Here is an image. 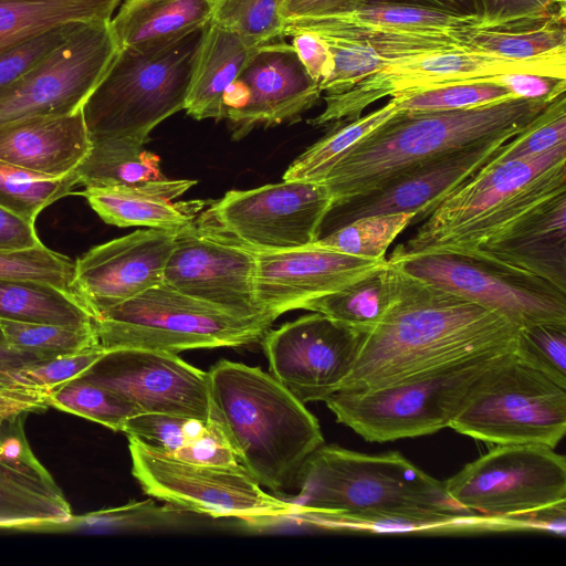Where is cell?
I'll return each mask as SVG.
<instances>
[{
  "label": "cell",
  "mask_w": 566,
  "mask_h": 566,
  "mask_svg": "<svg viewBox=\"0 0 566 566\" xmlns=\"http://www.w3.org/2000/svg\"><path fill=\"white\" fill-rule=\"evenodd\" d=\"M392 262L394 301L377 327L364 335L338 390L378 388L474 355L515 348L520 327L512 322Z\"/></svg>",
  "instance_id": "cell-1"
},
{
  "label": "cell",
  "mask_w": 566,
  "mask_h": 566,
  "mask_svg": "<svg viewBox=\"0 0 566 566\" xmlns=\"http://www.w3.org/2000/svg\"><path fill=\"white\" fill-rule=\"evenodd\" d=\"M291 501L305 517L427 526L482 518L458 505L443 481L400 452L366 454L322 444L304 463Z\"/></svg>",
  "instance_id": "cell-2"
},
{
  "label": "cell",
  "mask_w": 566,
  "mask_h": 566,
  "mask_svg": "<svg viewBox=\"0 0 566 566\" xmlns=\"http://www.w3.org/2000/svg\"><path fill=\"white\" fill-rule=\"evenodd\" d=\"M553 99L515 97L462 109L397 111L342 156L319 184L328 189L333 207L344 203L413 166L514 138Z\"/></svg>",
  "instance_id": "cell-3"
},
{
  "label": "cell",
  "mask_w": 566,
  "mask_h": 566,
  "mask_svg": "<svg viewBox=\"0 0 566 566\" xmlns=\"http://www.w3.org/2000/svg\"><path fill=\"white\" fill-rule=\"evenodd\" d=\"M207 373L211 421L240 465L273 493L295 486L324 444L315 416L259 367L222 359Z\"/></svg>",
  "instance_id": "cell-4"
},
{
  "label": "cell",
  "mask_w": 566,
  "mask_h": 566,
  "mask_svg": "<svg viewBox=\"0 0 566 566\" xmlns=\"http://www.w3.org/2000/svg\"><path fill=\"white\" fill-rule=\"evenodd\" d=\"M489 161L446 197L389 260L441 252L471 255L566 191V143L534 157Z\"/></svg>",
  "instance_id": "cell-5"
},
{
  "label": "cell",
  "mask_w": 566,
  "mask_h": 566,
  "mask_svg": "<svg viewBox=\"0 0 566 566\" xmlns=\"http://www.w3.org/2000/svg\"><path fill=\"white\" fill-rule=\"evenodd\" d=\"M207 27L147 49H118L81 111L92 142L145 144L164 119L185 109Z\"/></svg>",
  "instance_id": "cell-6"
},
{
  "label": "cell",
  "mask_w": 566,
  "mask_h": 566,
  "mask_svg": "<svg viewBox=\"0 0 566 566\" xmlns=\"http://www.w3.org/2000/svg\"><path fill=\"white\" fill-rule=\"evenodd\" d=\"M514 350L474 355L378 388L338 390L325 403L369 442L431 434L450 426L480 381Z\"/></svg>",
  "instance_id": "cell-7"
},
{
  "label": "cell",
  "mask_w": 566,
  "mask_h": 566,
  "mask_svg": "<svg viewBox=\"0 0 566 566\" xmlns=\"http://www.w3.org/2000/svg\"><path fill=\"white\" fill-rule=\"evenodd\" d=\"M274 321L238 316L165 283L109 307L94 318L99 346L178 353L237 347L262 339Z\"/></svg>",
  "instance_id": "cell-8"
},
{
  "label": "cell",
  "mask_w": 566,
  "mask_h": 566,
  "mask_svg": "<svg viewBox=\"0 0 566 566\" xmlns=\"http://www.w3.org/2000/svg\"><path fill=\"white\" fill-rule=\"evenodd\" d=\"M127 437L133 475L146 494L171 506L211 517H235L260 527L304 514L301 506L265 492L240 464L190 463Z\"/></svg>",
  "instance_id": "cell-9"
},
{
  "label": "cell",
  "mask_w": 566,
  "mask_h": 566,
  "mask_svg": "<svg viewBox=\"0 0 566 566\" xmlns=\"http://www.w3.org/2000/svg\"><path fill=\"white\" fill-rule=\"evenodd\" d=\"M449 427L494 446L555 449L566 433V389L513 353L480 381Z\"/></svg>",
  "instance_id": "cell-10"
},
{
  "label": "cell",
  "mask_w": 566,
  "mask_h": 566,
  "mask_svg": "<svg viewBox=\"0 0 566 566\" xmlns=\"http://www.w3.org/2000/svg\"><path fill=\"white\" fill-rule=\"evenodd\" d=\"M332 207V196L324 185L283 180L228 191L197 224L253 251H282L315 242Z\"/></svg>",
  "instance_id": "cell-11"
},
{
  "label": "cell",
  "mask_w": 566,
  "mask_h": 566,
  "mask_svg": "<svg viewBox=\"0 0 566 566\" xmlns=\"http://www.w3.org/2000/svg\"><path fill=\"white\" fill-rule=\"evenodd\" d=\"M505 74H537L566 78V50L525 60L454 51L391 63L344 93L325 95V109L312 120V124L322 126L355 120L367 106L385 96H403Z\"/></svg>",
  "instance_id": "cell-12"
},
{
  "label": "cell",
  "mask_w": 566,
  "mask_h": 566,
  "mask_svg": "<svg viewBox=\"0 0 566 566\" xmlns=\"http://www.w3.org/2000/svg\"><path fill=\"white\" fill-rule=\"evenodd\" d=\"M443 483L458 505L503 520L566 501V458L541 444H496Z\"/></svg>",
  "instance_id": "cell-13"
},
{
  "label": "cell",
  "mask_w": 566,
  "mask_h": 566,
  "mask_svg": "<svg viewBox=\"0 0 566 566\" xmlns=\"http://www.w3.org/2000/svg\"><path fill=\"white\" fill-rule=\"evenodd\" d=\"M391 261L405 272L492 311L520 328L566 325V292L533 274L457 253H421Z\"/></svg>",
  "instance_id": "cell-14"
},
{
  "label": "cell",
  "mask_w": 566,
  "mask_h": 566,
  "mask_svg": "<svg viewBox=\"0 0 566 566\" xmlns=\"http://www.w3.org/2000/svg\"><path fill=\"white\" fill-rule=\"evenodd\" d=\"M117 51L109 21L84 22L0 99V126L81 111Z\"/></svg>",
  "instance_id": "cell-15"
},
{
  "label": "cell",
  "mask_w": 566,
  "mask_h": 566,
  "mask_svg": "<svg viewBox=\"0 0 566 566\" xmlns=\"http://www.w3.org/2000/svg\"><path fill=\"white\" fill-rule=\"evenodd\" d=\"M134 405L140 413H166L211 422L208 373L175 353L115 348L82 376Z\"/></svg>",
  "instance_id": "cell-16"
},
{
  "label": "cell",
  "mask_w": 566,
  "mask_h": 566,
  "mask_svg": "<svg viewBox=\"0 0 566 566\" xmlns=\"http://www.w3.org/2000/svg\"><path fill=\"white\" fill-rule=\"evenodd\" d=\"M364 335L317 312L261 339L271 375L303 403L325 401L352 370Z\"/></svg>",
  "instance_id": "cell-17"
},
{
  "label": "cell",
  "mask_w": 566,
  "mask_h": 566,
  "mask_svg": "<svg viewBox=\"0 0 566 566\" xmlns=\"http://www.w3.org/2000/svg\"><path fill=\"white\" fill-rule=\"evenodd\" d=\"M255 251L195 221L176 232L164 283L238 316L271 318L255 296Z\"/></svg>",
  "instance_id": "cell-18"
},
{
  "label": "cell",
  "mask_w": 566,
  "mask_h": 566,
  "mask_svg": "<svg viewBox=\"0 0 566 566\" xmlns=\"http://www.w3.org/2000/svg\"><path fill=\"white\" fill-rule=\"evenodd\" d=\"M512 138H497L406 169L376 189L334 206L321 231L326 233L358 218L413 212L424 221L454 189L472 177ZM325 233V234H326Z\"/></svg>",
  "instance_id": "cell-19"
},
{
  "label": "cell",
  "mask_w": 566,
  "mask_h": 566,
  "mask_svg": "<svg viewBox=\"0 0 566 566\" xmlns=\"http://www.w3.org/2000/svg\"><path fill=\"white\" fill-rule=\"evenodd\" d=\"M318 84L307 74L292 44L269 42L255 48L223 98L224 118L234 136L256 125L293 119L316 104Z\"/></svg>",
  "instance_id": "cell-20"
},
{
  "label": "cell",
  "mask_w": 566,
  "mask_h": 566,
  "mask_svg": "<svg viewBox=\"0 0 566 566\" xmlns=\"http://www.w3.org/2000/svg\"><path fill=\"white\" fill-rule=\"evenodd\" d=\"M176 232L148 228L93 247L74 262L72 292L95 318L164 283Z\"/></svg>",
  "instance_id": "cell-21"
},
{
  "label": "cell",
  "mask_w": 566,
  "mask_h": 566,
  "mask_svg": "<svg viewBox=\"0 0 566 566\" xmlns=\"http://www.w3.org/2000/svg\"><path fill=\"white\" fill-rule=\"evenodd\" d=\"M308 30L322 36L334 57V69L319 84L325 95L340 94L386 65L434 53L469 51L467 31L388 32L352 25L334 18L286 23L285 30Z\"/></svg>",
  "instance_id": "cell-22"
},
{
  "label": "cell",
  "mask_w": 566,
  "mask_h": 566,
  "mask_svg": "<svg viewBox=\"0 0 566 566\" xmlns=\"http://www.w3.org/2000/svg\"><path fill=\"white\" fill-rule=\"evenodd\" d=\"M385 260L352 256L313 243L282 251H255V296L263 312L276 319L311 300L343 289Z\"/></svg>",
  "instance_id": "cell-23"
},
{
  "label": "cell",
  "mask_w": 566,
  "mask_h": 566,
  "mask_svg": "<svg viewBox=\"0 0 566 566\" xmlns=\"http://www.w3.org/2000/svg\"><path fill=\"white\" fill-rule=\"evenodd\" d=\"M24 419L0 437V528L35 532L72 515L51 473L34 455Z\"/></svg>",
  "instance_id": "cell-24"
},
{
  "label": "cell",
  "mask_w": 566,
  "mask_h": 566,
  "mask_svg": "<svg viewBox=\"0 0 566 566\" xmlns=\"http://www.w3.org/2000/svg\"><path fill=\"white\" fill-rule=\"evenodd\" d=\"M469 256L533 274L566 292V191Z\"/></svg>",
  "instance_id": "cell-25"
},
{
  "label": "cell",
  "mask_w": 566,
  "mask_h": 566,
  "mask_svg": "<svg viewBox=\"0 0 566 566\" xmlns=\"http://www.w3.org/2000/svg\"><path fill=\"white\" fill-rule=\"evenodd\" d=\"M91 148L82 111L0 126V160L49 177L74 171Z\"/></svg>",
  "instance_id": "cell-26"
},
{
  "label": "cell",
  "mask_w": 566,
  "mask_h": 566,
  "mask_svg": "<svg viewBox=\"0 0 566 566\" xmlns=\"http://www.w3.org/2000/svg\"><path fill=\"white\" fill-rule=\"evenodd\" d=\"M196 184L197 180L164 177L129 187H85L81 195L108 224L178 230L192 223L197 211L206 203L172 202Z\"/></svg>",
  "instance_id": "cell-27"
},
{
  "label": "cell",
  "mask_w": 566,
  "mask_h": 566,
  "mask_svg": "<svg viewBox=\"0 0 566 566\" xmlns=\"http://www.w3.org/2000/svg\"><path fill=\"white\" fill-rule=\"evenodd\" d=\"M213 0H125L109 25L118 49H147L211 22Z\"/></svg>",
  "instance_id": "cell-28"
},
{
  "label": "cell",
  "mask_w": 566,
  "mask_h": 566,
  "mask_svg": "<svg viewBox=\"0 0 566 566\" xmlns=\"http://www.w3.org/2000/svg\"><path fill=\"white\" fill-rule=\"evenodd\" d=\"M256 46L212 22L207 27L185 109L196 119L224 118L223 98Z\"/></svg>",
  "instance_id": "cell-29"
},
{
  "label": "cell",
  "mask_w": 566,
  "mask_h": 566,
  "mask_svg": "<svg viewBox=\"0 0 566 566\" xmlns=\"http://www.w3.org/2000/svg\"><path fill=\"white\" fill-rule=\"evenodd\" d=\"M396 293V263L386 259L375 269L302 307L317 312L361 335L374 331L390 307Z\"/></svg>",
  "instance_id": "cell-30"
},
{
  "label": "cell",
  "mask_w": 566,
  "mask_h": 566,
  "mask_svg": "<svg viewBox=\"0 0 566 566\" xmlns=\"http://www.w3.org/2000/svg\"><path fill=\"white\" fill-rule=\"evenodd\" d=\"M122 0H0V51L70 22L111 21Z\"/></svg>",
  "instance_id": "cell-31"
},
{
  "label": "cell",
  "mask_w": 566,
  "mask_h": 566,
  "mask_svg": "<svg viewBox=\"0 0 566 566\" xmlns=\"http://www.w3.org/2000/svg\"><path fill=\"white\" fill-rule=\"evenodd\" d=\"M0 319L74 327L94 325L93 315L73 292L18 279H0Z\"/></svg>",
  "instance_id": "cell-32"
},
{
  "label": "cell",
  "mask_w": 566,
  "mask_h": 566,
  "mask_svg": "<svg viewBox=\"0 0 566 566\" xmlns=\"http://www.w3.org/2000/svg\"><path fill=\"white\" fill-rule=\"evenodd\" d=\"M159 157L144 144L106 138L92 142L85 159L75 169L84 187L137 186L164 178Z\"/></svg>",
  "instance_id": "cell-33"
},
{
  "label": "cell",
  "mask_w": 566,
  "mask_h": 566,
  "mask_svg": "<svg viewBox=\"0 0 566 566\" xmlns=\"http://www.w3.org/2000/svg\"><path fill=\"white\" fill-rule=\"evenodd\" d=\"M391 99L382 107L359 118L338 123L327 135L303 151L285 170L283 180L321 182L331 167L359 140L396 113Z\"/></svg>",
  "instance_id": "cell-34"
},
{
  "label": "cell",
  "mask_w": 566,
  "mask_h": 566,
  "mask_svg": "<svg viewBox=\"0 0 566 566\" xmlns=\"http://www.w3.org/2000/svg\"><path fill=\"white\" fill-rule=\"evenodd\" d=\"M182 512L185 511L169 504L158 506L153 500H147L83 515L72 514L63 522L39 527L35 532L99 534L166 528L179 522Z\"/></svg>",
  "instance_id": "cell-35"
},
{
  "label": "cell",
  "mask_w": 566,
  "mask_h": 566,
  "mask_svg": "<svg viewBox=\"0 0 566 566\" xmlns=\"http://www.w3.org/2000/svg\"><path fill=\"white\" fill-rule=\"evenodd\" d=\"M77 185L76 170L49 177L0 160V207L32 224L45 207L72 193Z\"/></svg>",
  "instance_id": "cell-36"
},
{
  "label": "cell",
  "mask_w": 566,
  "mask_h": 566,
  "mask_svg": "<svg viewBox=\"0 0 566 566\" xmlns=\"http://www.w3.org/2000/svg\"><path fill=\"white\" fill-rule=\"evenodd\" d=\"M413 212L374 214L353 220L323 237L314 245L343 254L384 260L389 245L415 219Z\"/></svg>",
  "instance_id": "cell-37"
},
{
  "label": "cell",
  "mask_w": 566,
  "mask_h": 566,
  "mask_svg": "<svg viewBox=\"0 0 566 566\" xmlns=\"http://www.w3.org/2000/svg\"><path fill=\"white\" fill-rule=\"evenodd\" d=\"M122 432L180 458L190 449L226 442L211 422L166 415L138 413L126 420Z\"/></svg>",
  "instance_id": "cell-38"
},
{
  "label": "cell",
  "mask_w": 566,
  "mask_h": 566,
  "mask_svg": "<svg viewBox=\"0 0 566 566\" xmlns=\"http://www.w3.org/2000/svg\"><path fill=\"white\" fill-rule=\"evenodd\" d=\"M48 402L50 407L120 432L127 419L140 413L120 396L82 378L72 379L52 389L48 394Z\"/></svg>",
  "instance_id": "cell-39"
},
{
  "label": "cell",
  "mask_w": 566,
  "mask_h": 566,
  "mask_svg": "<svg viewBox=\"0 0 566 566\" xmlns=\"http://www.w3.org/2000/svg\"><path fill=\"white\" fill-rule=\"evenodd\" d=\"M6 343L46 358L71 355L99 346L95 326L74 327L0 319Z\"/></svg>",
  "instance_id": "cell-40"
},
{
  "label": "cell",
  "mask_w": 566,
  "mask_h": 566,
  "mask_svg": "<svg viewBox=\"0 0 566 566\" xmlns=\"http://www.w3.org/2000/svg\"><path fill=\"white\" fill-rule=\"evenodd\" d=\"M284 0H213L211 22L252 46L284 36Z\"/></svg>",
  "instance_id": "cell-41"
},
{
  "label": "cell",
  "mask_w": 566,
  "mask_h": 566,
  "mask_svg": "<svg viewBox=\"0 0 566 566\" xmlns=\"http://www.w3.org/2000/svg\"><path fill=\"white\" fill-rule=\"evenodd\" d=\"M479 29L527 32L548 24H565L566 0H472Z\"/></svg>",
  "instance_id": "cell-42"
},
{
  "label": "cell",
  "mask_w": 566,
  "mask_h": 566,
  "mask_svg": "<svg viewBox=\"0 0 566 566\" xmlns=\"http://www.w3.org/2000/svg\"><path fill=\"white\" fill-rule=\"evenodd\" d=\"M467 44L473 52L512 59H533L566 50L565 24H548L527 32H496L479 28L467 31Z\"/></svg>",
  "instance_id": "cell-43"
},
{
  "label": "cell",
  "mask_w": 566,
  "mask_h": 566,
  "mask_svg": "<svg viewBox=\"0 0 566 566\" xmlns=\"http://www.w3.org/2000/svg\"><path fill=\"white\" fill-rule=\"evenodd\" d=\"M516 96L493 77L394 96L397 111H451L492 104Z\"/></svg>",
  "instance_id": "cell-44"
},
{
  "label": "cell",
  "mask_w": 566,
  "mask_h": 566,
  "mask_svg": "<svg viewBox=\"0 0 566 566\" xmlns=\"http://www.w3.org/2000/svg\"><path fill=\"white\" fill-rule=\"evenodd\" d=\"M515 358L566 389V325L534 324L518 329Z\"/></svg>",
  "instance_id": "cell-45"
},
{
  "label": "cell",
  "mask_w": 566,
  "mask_h": 566,
  "mask_svg": "<svg viewBox=\"0 0 566 566\" xmlns=\"http://www.w3.org/2000/svg\"><path fill=\"white\" fill-rule=\"evenodd\" d=\"M83 23L60 24L0 51V99L10 94L32 70L59 49Z\"/></svg>",
  "instance_id": "cell-46"
},
{
  "label": "cell",
  "mask_w": 566,
  "mask_h": 566,
  "mask_svg": "<svg viewBox=\"0 0 566 566\" xmlns=\"http://www.w3.org/2000/svg\"><path fill=\"white\" fill-rule=\"evenodd\" d=\"M566 143V95L555 97L518 135L491 158L501 164L541 155Z\"/></svg>",
  "instance_id": "cell-47"
},
{
  "label": "cell",
  "mask_w": 566,
  "mask_h": 566,
  "mask_svg": "<svg viewBox=\"0 0 566 566\" xmlns=\"http://www.w3.org/2000/svg\"><path fill=\"white\" fill-rule=\"evenodd\" d=\"M74 262L43 243L23 250H0V279L31 280L72 292Z\"/></svg>",
  "instance_id": "cell-48"
},
{
  "label": "cell",
  "mask_w": 566,
  "mask_h": 566,
  "mask_svg": "<svg viewBox=\"0 0 566 566\" xmlns=\"http://www.w3.org/2000/svg\"><path fill=\"white\" fill-rule=\"evenodd\" d=\"M105 352L98 346L71 355L44 359L17 370L11 376V381L49 394L52 389L82 376Z\"/></svg>",
  "instance_id": "cell-49"
},
{
  "label": "cell",
  "mask_w": 566,
  "mask_h": 566,
  "mask_svg": "<svg viewBox=\"0 0 566 566\" xmlns=\"http://www.w3.org/2000/svg\"><path fill=\"white\" fill-rule=\"evenodd\" d=\"M49 407L46 391L15 382H0V437L30 412Z\"/></svg>",
  "instance_id": "cell-50"
},
{
  "label": "cell",
  "mask_w": 566,
  "mask_h": 566,
  "mask_svg": "<svg viewBox=\"0 0 566 566\" xmlns=\"http://www.w3.org/2000/svg\"><path fill=\"white\" fill-rule=\"evenodd\" d=\"M284 35L292 38V46L301 63L319 86L334 69L333 53L325 40L313 31L300 29L286 30Z\"/></svg>",
  "instance_id": "cell-51"
},
{
  "label": "cell",
  "mask_w": 566,
  "mask_h": 566,
  "mask_svg": "<svg viewBox=\"0 0 566 566\" xmlns=\"http://www.w3.org/2000/svg\"><path fill=\"white\" fill-rule=\"evenodd\" d=\"M493 80L505 85L516 96L522 98L553 99L566 91V78L537 74H505L493 76Z\"/></svg>",
  "instance_id": "cell-52"
},
{
  "label": "cell",
  "mask_w": 566,
  "mask_h": 566,
  "mask_svg": "<svg viewBox=\"0 0 566 566\" xmlns=\"http://www.w3.org/2000/svg\"><path fill=\"white\" fill-rule=\"evenodd\" d=\"M364 6V0H284L283 18L286 23L322 19L353 12Z\"/></svg>",
  "instance_id": "cell-53"
},
{
  "label": "cell",
  "mask_w": 566,
  "mask_h": 566,
  "mask_svg": "<svg viewBox=\"0 0 566 566\" xmlns=\"http://www.w3.org/2000/svg\"><path fill=\"white\" fill-rule=\"evenodd\" d=\"M364 4L408 6L455 17L478 18L472 0H364Z\"/></svg>",
  "instance_id": "cell-54"
},
{
  "label": "cell",
  "mask_w": 566,
  "mask_h": 566,
  "mask_svg": "<svg viewBox=\"0 0 566 566\" xmlns=\"http://www.w3.org/2000/svg\"><path fill=\"white\" fill-rule=\"evenodd\" d=\"M49 359L29 350L0 344V382H12L11 376L24 366Z\"/></svg>",
  "instance_id": "cell-55"
},
{
  "label": "cell",
  "mask_w": 566,
  "mask_h": 566,
  "mask_svg": "<svg viewBox=\"0 0 566 566\" xmlns=\"http://www.w3.org/2000/svg\"><path fill=\"white\" fill-rule=\"evenodd\" d=\"M22 233V220L17 214L0 207V250L15 248Z\"/></svg>",
  "instance_id": "cell-56"
},
{
  "label": "cell",
  "mask_w": 566,
  "mask_h": 566,
  "mask_svg": "<svg viewBox=\"0 0 566 566\" xmlns=\"http://www.w3.org/2000/svg\"><path fill=\"white\" fill-rule=\"evenodd\" d=\"M0 344H7L6 339H4V336H3V333L1 331V327H0Z\"/></svg>",
  "instance_id": "cell-57"
}]
</instances>
